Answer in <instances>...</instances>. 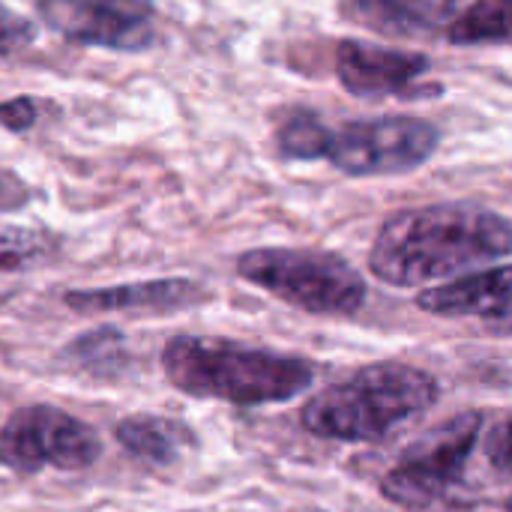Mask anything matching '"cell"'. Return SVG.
Returning <instances> with one entry per match:
<instances>
[{"mask_svg":"<svg viewBox=\"0 0 512 512\" xmlns=\"http://www.w3.org/2000/svg\"><path fill=\"white\" fill-rule=\"evenodd\" d=\"M512 255L507 216L465 201L408 207L384 219L369 252V270L393 288L453 282Z\"/></svg>","mask_w":512,"mask_h":512,"instance_id":"1","label":"cell"},{"mask_svg":"<svg viewBox=\"0 0 512 512\" xmlns=\"http://www.w3.org/2000/svg\"><path fill=\"white\" fill-rule=\"evenodd\" d=\"M162 369L180 393L237 408L282 405L315 384V363L303 357L192 333L165 342Z\"/></svg>","mask_w":512,"mask_h":512,"instance_id":"2","label":"cell"},{"mask_svg":"<svg viewBox=\"0 0 512 512\" xmlns=\"http://www.w3.org/2000/svg\"><path fill=\"white\" fill-rule=\"evenodd\" d=\"M441 399V384L420 366L384 360L351 372L315 393L300 423L315 438L345 444H378L414 417L429 414Z\"/></svg>","mask_w":512,"mask_h":512,"instance_id":"3","label":"cell"},{"mask_svg":"<svg viewBox=\"0 0 512 512\" xmlns=\"http://www.w3.org/2000/svg\"><path fill=\"white\" fill-rule=\"evenodd\" d=\"M240 279L318 318H354L369 297L363 273L321 249H249L237 258Z\"/></svg>","mask_w":512,"mask_h":512,"instance_id":"4","label":"cell"},{"mask_svg":"<svg viewBox=\"0 0 512 512\" xmlns=\"http://www.w3.org/2000/svg\"><path fill=\"white\" fill-rule=\"evenodd\" d=\"M441 147L438 126L408 117L384 114L321 129L318 159H327L348 177H390L426 165Z\"/></svg>","mask_w":512,"mask_h":512,"instance_id":"5","label":"cell"},{"mask_svg":"<svg viewBox=\"0 0 512 512\" xmlns=\"http://www.w3.org/2000/svg\"><path fill=\"white\" fill-rule=\"evenodd\" d=\"M483 432V414L465 411L423 435L381 477V495L408 512H423L447 501L468 474L471 453Z\"/></svg>","mask_w":512,"mask_h":512,"instance_id":"6","label":"cell"},{"mask_svg":"<svg viewBox=\"0 0 512 512\" xmlns=\"http://www.w3.org/2000/svg\"><path fill=\"white\" fill-rule=\"evenodd\" d=\"M99 456V432L54 405L18 408L0 426V465L21 477L39 474L45 468L84 471Z\"/></svg>","mask_w":512,"mask_h":512,"instance_id":"7","label":"cell"},{"mask_svg":"<svg viewBox=\"0 0 512 512\" xmlns=\"http://www.w3.org/2000/svg\"><path fill=\"white\" fill-rule=\"evenodd\" d=\"M39 18L63 39L111 51H144L156 39L153 0H36Z\"/></svg>","mask_w":512,"mask_h":512,"instance_id":"8","label":"cell"},{"mask_svg":"<svg viewBox=\"0 0 512 512\" xmlns=\"http://www.w3.org/2000/svg\"><path fill=\"white\" fill-rule=\"evenodd\" d=\"M417 306L441 318H477L512 336V264L483 267L453 282L423 288Z\"/></svg>","mask_w":512,"mask_h":512,"instance_id":"9","label":"cell"},{"mask_svg":"<svg viewBox=\"0 0 512 512\" xmlns=\"http://www.w3.org/2000/svg\"><path fill=\"white\" fill-rule=\"evenodd\" d=\"M432 60L420 51L369 45L360 39H345L336 48L339 84L354 96H396L408 93L426 72Z\"/></svg>","mask_w":512,"mask_h":512,"instance_id":"10","label":"cell"},{"mask_svg":"<svg viewBox=\"0 0 512 512\" xmlns=\"http://www.w3.org/2000/svg\"><path fill=\"white\" fill-rule=\"evenodd\" d=\"M204 300V285L186 276L171 279H147V282H126V285H108V288H78L66 291L63 303L66 309L78 315H168L189 309Z\"/></svg>","mask_w":512,"mask_h":512,"instance_id":"11","label":"cell"},{"mask_svg":"<svg viewBox=\"0 0 512 512\" xmlns=\"http://www.w3.org/2000/svg\"><path fill=\"white\" fill-rule=\"evenodd\" d=\"M462 0H345L342 12L381 36L420 39L450 27Z\"/></svg>","mask_w":512,"mask_h":512,"instance_id":"12","label":"cell"},{"mask_svg":"<svg viewBox=\"0 0 512 512\" xmlns=\"http://www.w3.org/2000/svg\"><path fill=\"white\" fill-rule=\"evenodd\" d=\"M114 438L132 459L150 465H174L195 444V432L186 423L156 414H132L120 420Z\"/></svg>","mask_w":512,"mask_h":512,"instance_id":"13","label":"cell"},{"mask_svg":"<svg viewBox=\"0 0 512 512\" xmlns=\"http://www.w3.org/2000/svg\"><path fill=\"white\" fill-rule=\"evenodd\" d=\"M453 45H501L512 42V0H474L447 27Z\"/></svg>","mask_w":512,"mask_h":512,"instance_id":"14","label":"cell"},{"mask_svg":"<svg viewBox=\"0 0 512 512\" xmlns=\"http://www.w3.org/2000/svg\"><path fill=\"white\" fill-rule=\"evenodd\" d=\"M60 360L93 375H114L126 363V336L117 327H93L75 336L60 351Z\"/></svg>","mask_w":512,"mask_h":512,"instance_id":"15","label":"cell"},{"mask_svg":"<svg viewBox=\"0 0 512 512\" xmlns=\"http://www.w3.org/2000/svg\"><path fill=\"white\" fill-rule=\"evenodd\" d=\"M57 252V237L42 228L0 225V273L30 270Z\"/></svg>","mask_w":512,"mask_h":512,"instance_id":"16","label":"cell"},{"mask_svg":"<svg viewBox=\"0 0 512 512\" xmlns=\"http://www.w3.org/2000/svg\"><path fill=\"white\" fill-rule=\"evenodd\" d=\"M483 453L498 480H512V414L489 429L483 441Z\"/></svg>","mask_w":512,"mask_h":512,"instance_id":"17","label":"cell"},{"mask_svg":"<svg viewBox=\"0 0 512 512\" xmlns=\"http://www.w3.org/2000/svg\"><path fill=\"white\" fill-rule=\"evenodd\" d=\"M36 36H39L36 24L0 0V54H15V51L33 45Z\"/></svg>","mask_w":512,"mask_h":512,"instance_id":"18","label":"cell"},{"mask_svg":"<svg viewBox=\"0 0 512 512\" xmlns=\"http://www.w3.org/2000/svg\"><path fill=\"white\" fill-rule=\"evenodd\" d=\"M36 120H39V102L33 96H12L0 102V129L24 132L36 126Z\"/></svg>","mask_w":512,"mask_h":512,"instance_id":"19","label":"cell"},{"mask_svg":"<svg viewBox=\"0 0 512 512\" xmlns=\"http://www.w3.org/2000/svg\"><path fill=\"white\" fill-rule=\"evenodd\" d=\"M0 207H9V201H6V186H3V180H0Z\"/></svg>","mask_w":512,"mask_h":512,"instance_id":"20","label":"cell"},{"mask_svg":"<svg viewBox=\"0 0 512 512\" xmlns=\"http://www.w3.org/2000/svg\"><path fill=\"white\" fill-rule=\"evenodd\" d=\"M507 512H512V498H510V501H507Z\"/></svg>","mask_w":512,"mask_h":512,"instance_id":"21","label":"cell"}]
</instances>
